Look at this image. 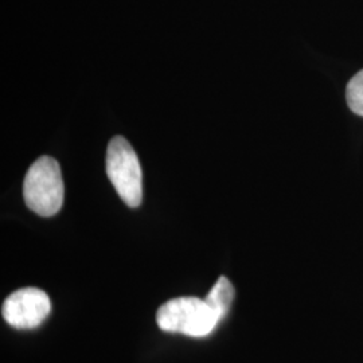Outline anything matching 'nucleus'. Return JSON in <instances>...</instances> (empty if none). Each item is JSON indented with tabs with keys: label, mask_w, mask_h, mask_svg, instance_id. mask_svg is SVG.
Returning <instances> with one entry per match:
<instances>
[{
	"label": "nucleus",
	"mask_w": 363,
	"mask_h": 363,
	"mask_svg": "<svg viewBox=\"0 0 363 363\" xmlns=\"http://www.w3.org/2000/svg\"><path fill=\"white\" fill-rule=\"evenodd\" d=\"M234 286L225 276H220L217 283L213 286L205 298L211 311L216 313V316L222 320L226 313L230 310V306L233 303Z\"/></svg>",
	"instance_id": "39448f33"
},
{
	"label": "nucleus",
	"mask_w": 363,
	"mask_h": 363,
	"mask_svg": "<svg viewBox=\"0 0 363 363\" xmlns=\"http://www.w3.org/2000/svg\"><path fill=\"white\" fill-rule=\"evenodd\" d=\"M156 323L166 333L203 337L214 331L220 319L205 298H171L157 310Z\"/></svg>",
	"instance_id": "f03ea898"
},
{
	"label": "nucleus",
	"mask_w": 363,
	"mask_h": 363,
	"mask_svg": "<svg viewBox=\"0 0 363 363\" xmlns=\"http://www.w3.org/2000/svg\"><path fill=\"white\" fill-rule=\"evenodd\" d=\"M52 312L49 295L34 286L13 292L4 300L1 315L9 325L18 330H33L42 325Z\"/></svg>",
	"instance_id": "20e7f679"
},
{
	"label": "nucleus",
	"mask_w": 363,
	"mask_h": 363,
	"mask_svg": "<svg viewBox=\"0 0 363 363\" xmlns=\"http://www.w3.org/2000/svg\"><path fill=\"white\" fill-rule=\"evenodd\" d=\"M106 174L117 194L130 208H139L143 199V175L138 155L127 139L115 136L106 150Z\"/></svg>",
	"instance_id": "7ed1b4c3"
},
{
	"label": "nucleus",
	"mask_w": 363,
	"mask_h": 363,
	"mask_svg": "<svg viewBox=\"0 0 363 363\" xmlns=\"http://www.w3.org/2000/svg\"><path fill=\"white\" fill-rule=\"evenodd\" d=\"M346 100L351 111L363 116V69L351 78L346 88Z\"/></svg>",
	"instance_id": "423d86ee"
},
{
	"label": "nucleus",
	"mask_w": 363,
	"mask_h": 363,
	"mask_svg": "<svg viewBox=\"0 0 363 363\" xmlns=\"http://www.w3.org/2000/svg\"><path fill=\"white\" fill-rule=\"evenodd\" d=\"M27 208L40 217L55 216L64 203V181L60 164L50 156H42L28 169L23 182Z\"/></svg>",
	"instance_id": "f257e3e1"
}]
</instances>
